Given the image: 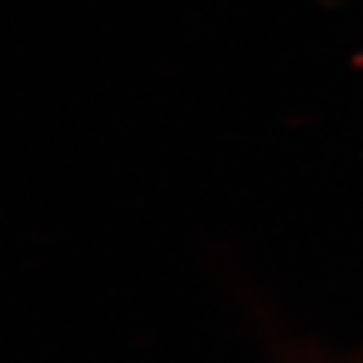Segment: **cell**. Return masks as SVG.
<instances>
[]
</instances>
